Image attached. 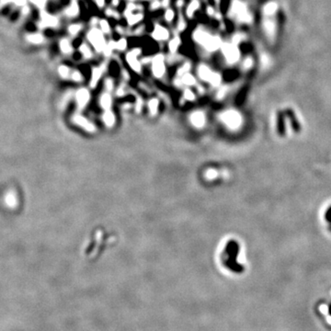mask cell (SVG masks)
Returning a JSON list of instances; mask_svg holds the SVG:
<instances>
[{"mask_svg": "<svg viewBox=\"0 0 331 331\" xmlns=\"http://www.w3.org/2000/svg\"><path fill=\"white\" fill-rule=\"evenodd\" d=\"M88 39L97 52L104 51V49L106 47L105 40L103 38L102 32L100 30L94 29L90 30L89 33L88 34Z\"/></svg>", "mask_w": 331, "mask_h": 331, "instance_id": "6da1fadb", "label": "cell"}, {"mask_svg": "<svg viewBox=\"0 0 331 331\" xmlns=\"http://www.w3.org/2000/svg\"><path fill=\"white\" fill-rule=\"evenodd\" d=\"M153 73L156 77H160L164 75L165 64L163 55L158 54L153 59Z\"/></svg>", "mask_w": 331, "mask_h": 331, "instance_id": "7a4b0ae2", "label": "cell"}, {"mask_svg": "<svg viewBox=\"0 0 331 331\" xmlns=\"http://www.w3.org/2000/svg\"><path fill=\"white\" fill-rule=\"evenodd\" d=\"M140 54L139 50H134L132 51L131 53H129L127 54V62L130 65V66L136 72H140L141 71V65L139 63V61L137 60V55Z\"/></svg>", "mask_w": 331, "mask_h": 331, "instance_id": "3957f363", "label": "cell"}, {"mask_svg": "<svg viewBox=\"0 0 331 331\" xmlns=\"http://www.w3.org/2000/svg\"><path fill=\"white\" fill-rule=\"evenodd\" d=\"M42 27H55L57 25V19L46 12H42Z\"/></svg>", "mask_w": 331, "mask_h": 331, "instance_id": "277c9868", "label": "cell"}, {"mask_svg": "<svg viewBox=\"0 0 331 331\" xmlns=\"http://www.w3.org/2000/svg\"><path fill=\"white\" fill-rule=\"evenodd\" d=\"M168 31L162 26L156 25L155 27L154 32H153V37L155 40L161 41V40H167L168 38Z\"/></svg>", "mask_w": 331, "mask_h": 331, "instance_id": "5b68a950", "label": "cell"}, {"mask_svg": "<svg viewBox=\"0 0 331 331\" xmlns=\"http://www.w3.org/2000/svg\"><path fill=\"white\" fill-rule=\"evenodd\" d=\"M77 99L79 106H84L87 104L89 100V93L87 89H81L77 94Z\"/></svg>", "mask_w": 331, "mask_h": 331, "instance_id": "8992f818", "label": "cell"}, {"mask_svg": "<svg viewBox=\"0 0 331 331\" xmlns=\"http://www.w3.org/2000/svg\"><path fill=\"white\" fill-rule=\"evenodd\" d=\"M78 10H79V9H78V6H77V2H73V3L71 4V6L66 9L65 13H66L68 16H70V17H75V16H77V15Z\"/></svg>", "mask_w": 331, "mask_h": 331, "instance_id": "52a82bcc", "label": "cell"}, {"mask_svg": "<svg viewBox=\"0 0 331 331\" xmlns=\"http://www.w3.org/2000/svg\"><path fill=\"white\" fill-rule=\"evenodd\" d=\"M60 49L64 54H70L71 51H72V48H71V45H70L69 42L65 39H64V40H62L60 42Z\"/></svg>", "mask_w": 331, "mask_h": 331, "instance_id": "ba28073f", "label": "cell"}, {"mask_svg": "<svg viewBox=\"0 0 331 331\" xmlns=\"http://www.w3.org/2000/svg\"><path fill=\"white\" fill-rule=\"evenodd\" d=\"M27 39L31 43H34V44H39L41 42H42L43 41V38L41 34H30L27 37Z\"/></svg>", "mask_w": 331, "mask_h": 331, "instance_id": "9c48e42d", "label": "cell"}, {"mask_svg": "<svg viewBox=\"0 0 331 331\" xmlns=\"http://www.w3.org/2000/svg\"><path fill=\"white\" fill-rule=\"evenodd\" d=\"M100 76H101V70L100 68H95L93 70V74H92V81H91L92 87H94V86L97 83Z\"/></svg>", "mask_w": 331, "mask_h": 331, "instance_id": "30bf717a", "label": "cell"}, {"mask_svg": "<svg viewBox=\"0 0 331 331\" xmlns=\"http://www.w3.org/2000/svg\"><path fill=\"white\" fill-rule=\"evenodd\" d=\"M77 123L78 124H80V125H82V126H84L86 129H88V130H92L93 128H92V126H91V124L89 123V122L88 121V120H86L84 118H82V117H77Z\"/></svg>", "mask_w": 331, "mask_h": 331, "instance_id": "8fae6325", "label": "cell"}, {"mask_svg": "<svg viewBox=\"0 0 331 331\" xmlns=\"http://www.w3.org/2000/svg\"><path fill=\"white\" fill-rule=\"evenodd\" d=\"M110 103H112V99H110L109 95H108V94H104V95L102 96V97H101V105H102L104 108L108 109V108L110 106Z\"/></svg>", "mask_w": 331, "mask_h": 331, "instance_id": "7c38bea8", "label": "cell"}, {"mask_svg": "<svg viewBox=\"0 0 331 331\" xmlns=\"http://www.w3.org/2000/svg\"><path fill=\"white\" fill-rule=\"evenodd\" d=\"M80 52L86 58H89L91 56V52L89 50V48L86 44H83L80 46Z\"/></svg>", "mask_w": 331, "mask_h": 331, "instance_id": "4fadbf2b", "label": "cell"}, {"mask_svg": "<svg viewBox=\"0 0 331 331\" xmlns=\"http://www.w3.org/2000/svg\"><path fill=\"white\" fill-rule=\"evenodd\" d=\"M141 19H142V15H141V14H136V15L129 14V16H128V20H129V23H130V24H134V23H136V22H137V21H139Z\"/></svg>", "mask_w": 331, "mask_h": 331, "instance_id": "5bb4252c", "label": "cell"}, {"mask_svg": "<svg viewBox=\"0 0 331 331\" xmlns=\"http://www.w3.org/2000/svg\"><path fill=\"white\" fill-rule=\"evenodd\" d=\"M179 43V41L178 39H174V40H172V41H171V42H169V44H168L169 50H170L171 52H173V53H174V52L177 50V49H178Z\"/></svg>", "mask_w": 331, "mask_h": 331, "instance_id": "9a60e30c", "label": "cell"}, {"mask_svg": "<svg viewBox=\"0 0 331 331\" xmlns=\"http://www.w3.org/2000/svg\"><path fill=\"white\" fill-rule=\"evenodd\" d=\"M104 120H105V121H106V123H107V124L112 125V124L113 123V121H114V117H113V115H112V113L108 112H106V113H105V115H104Z\"/></svg>", "mask_w": 331, "mask_h": 331, "instance_id": "2e32d148", "label": "cell"}, {"mask_svg": "<svg viewBox=\"0 0 331 331\" xmlns=\"http://www.w3.org/2000/svg\"><path fill=\"white\" fill-rule=\"evenodd\" d=\"M58 72L61 76H62L63 77H66L68 76V73H69V69L65 66V65H61L58 69Z\"/></svg>", "mask_w": 331, "mask_h": 331, "instance_id": "e0dca14e", "label": "cell"}, {"mask_svg": "<svg viewBox=\"0 0 331 331\" xmlns=\"http://www.w3.org/2000/svg\"><path fill=\"white\" fill-rule=\"evenodd\" d=\"M69 32L72 34V35H76L79 30H80V26L77 25V24H74V25H71L69 27Z\"/></svg>", "mask_w": 331, "mask_h": 331, "instance_id": "ac0fdd59", "label": "cell"}, {"mask_svg": "<svg viewBox=\"0 0 331 331\" xmlns=\"http://www.w3.org/2000/svg\"><path fill=\"white\" fill-rule=\"evenodd\" d=\"M118 49H119V50H124V49L126 48V46H127V42H126V40H124V39H121V40H120L117 43H116V45H115Z\"/></svg>", "mask_w": 331, "mask_h": 331, "instance_id": "d6986e66", "label": "cell"}, {"mask_svg": "<svg viewBox=\"0 0 331 331\" xmlns=\"http://www.w3.org/2000/svg\"><path fill=\"white\" fill-rule=\"evenodd\" d=\"M30 2H31V3H33L35 6H37L38 7L42 8V7L46 5L47 0H30Z\"/></svg>", "mask_w": 331, "mask_h": 331, "instance_id": "ffe728a7", "label": "cell"}, {"mask_svg": "<svg viewBox=\"0 0 331 331\" xmlns=\"http://www.w3.org/2000/svg\"><path fill=\"white\" fill-rule=\"evenodd\" d=\"M100 26H101V30L103 32L105 33H108L109 31V24L106 20H101L100 21Z\"/></svg>", "mask_w": 331, "mask_h": 331, "instance_id": "44dd1931", "label": "cell"}, {"mask_svg": "<svg viewBox=\"0 0 331 331\" xmlns=\"http://www.w3.org/2000/svg\"><path fill=\"white\" fill-rule=\"evenodd\" d=\"M165 17H166V19H167V21L172 20V19H173V17H174L173 11H172V10H170V9H167V12H166Z\"/></svg>", "mask_w": 331, "mask_h": 331, "instance_id": "7402d4cb", "label": "cell"}, {"mask_svg": "<svg viewBox=\"0 0 331 331\" xmlns=\"http://www.w3.org/2000/svg\"><path fill=\"white\" fill-rule=\"evenodd\" d=\"M149 106H150V109H151V110H152V112H155V110H156V107H157V101L156 100H152L151 102H150V104H149Z\"/></svg>", "mask_w": 331, "mask_h": 331, "instance_id": "603a6c76", "label": "cell"}, {"mask_svg": "<svg viewBox=\"0 0 331 331\" xmlns=\"http://www.w3.org/2000/svg\"><path fill=\"white\" fill-rule=\"evenodd\" d=\"M7 202L9 205H14V203H15L16 202H15L14 197H12L11 195H8L7 197Z\"/></svg>", "mask_w": 331, "mask_h": 331, "instance_id": "cb8c5ba5", "label": "cell"}, {"mask_svg": "<svg viewBox=\"0 0 331 331\" xmlns=\"http://www.w3.org/2000/svg\"><path fill=\"white\" fill-rule=\"evenodd\" d=\"M192 80H193L192 77L190 76H189V75H187V76H185V77H183V82H185L186 84H191L193 82Z\"/></svg>", "mask_w": 331, "mask_h": 331, "instance_id": "d4e9b609", "label": "cell"}, {"mask_svg": "<svg viewBox=\"0 0 331 331\" xmlns=\"http://www.w3.org/2000/svg\"><path fill=\"white\" fill-rule=\"evenodd\" d=\"M13 2H14L16 5L22 7V6H24V5L26 4V0H13Z\"/></svg>", "mask_w": 331, "mask_h": 331, "instance_id": "484cf974", "label": "cell"}, {"mask_svg": "<svg viewBox=\"0 0 331 331\" xmlns=\"http://www.w3.org/2000/svg\"><path fill=\"white\" fill-rule=\"evenodd\" d=\"M73 79H75L76 81H79L81 79V76L78 72H75L73 74Z\"/></svg>", "mask_w": 331, "mask_h": 331, "instance_id": "4316f807", "label": "cell"}, {"mask_svg": "<svg viewBox=\"0 0 331 331\" xmlns=\"http://www.w3.org/2000/svg\"><path fill=\"white\" fill-rule=\"evenodd\" d=\"M95 1L99 7H103L104 6V0H95Z\"/></svg>", "mask_w": 331, "mask_h": 331, "instance_id": "83f0119b", "label": "cell"}, {"mask_svg": "<svg viewBox=\"0 0 331 331\" xmlns=\"http://www.w3.org/2000/svg\"><path fill=\"white\" fill-rule=\"evenodd\" d=\"M10 1H13V0H1V5H5L6 3H8Z\"/></svg>", "mask_w": 331, "mask_h": 331, "instance_id": "f1b7e54d", "label": "cell"}]
</instances>
